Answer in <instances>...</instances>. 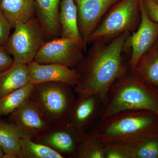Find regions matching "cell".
<instances>
[{"label":"cell","instance_id":"cell-28","mask_svg":"<svg viewBox=\"0 0 158 158\" xmlns=\"http://www.w3.org/2000/svg\"><path fill=\"white\" fill-rule=\"evenodd\" d=\"M4 154H5V153H4L3 150L0 147V158H3Z\"/></svg>","mask_w":158,"mask_h":158},{"label":"cell","instance_id":"cell-7","mask_svg":"<svg viewBox=\"0 0 158 158\" xmlns=\"http://www.w3.org/2000/svg\"><path fill=\"white\" fill-rule=\"evenodd\" d=\"M85 54L82 40L60 37L47 41L38 52L34 62L58 64L75 69Z\"/></svg>","mask_w":158,"mask_h":158},{"label":"cell","instance_id":"cell-11","mask_svg":"<svg viewBox=\"0 0 158 158\" xmlns=\"http://www.w3.org/2000/svg\"><path fill=\"white\" fill-rule=\"evenodd\" d=\"M11 123L19 131L22 138L34 141L51 126L39 108L31 100L9 115Z\"/></svg>","mask_w":158,"mask_h":158},{"label":"cell","instance_id":"cell-14","mask_svg":"<svg viewBox=\"0 0 158 158\" xmlns=\"http://www.w3.org/2000/svg\"><path fill=\"white\" fill-rule=\"evenodd\" d=\"M61 0H35L36 17L39 20L47 41L61 37L59 22Z\"/></svg>","mask_w":158,"mask_h":158},{"label":"cell","instance_id":"cell-5","mask_svg":"<svg viewBox=\"0 0 158 158\" xmlns=\"http://www.w3.org/2000/svg\"><path fill=\"white\" fill-rule=\"evenodd\" d=\"M73 87L62 82L33 84L30 100L43 113L51 124L67 118L75 99Z\"/></svg>","mask_w":158,"mask_h":158},{"label":"cell","instance_id":"cell-26","mask_svg":"<svg viewBox=\"0 0 158 158\" xmlns=\"http://www.w3.org/2000/svg\"><path fill=\"white\" fill-rule=\"evenodd\" d=\"M148 17L158 24V5L153 0H142Z\"/></svg>","mask_w":158,"mask_h":158},{"label":"cell","instance_id":"cell-4","mask_svg":"<svg viewBox=\"0 0 158 158\" xmlns=\"http://www.w3.org/2000/svg\"><path fill=\"white\" fill-rule=\"evenodd\" d=\"M141 0H119L108 10L88 41L109 40L135 31L141 23Z\"/></svg>","mask_w":158,"mask_h":158},{"label":"cell","instance_id":"cell-21","mask_svg":"<svg viewBox=\"0 0 158 158\" xmlns=\"http://www.w3.org/2000/svg\"><path fill=\"white\" fill-rule=\"evenodd\" d=\"M19 158H64L51 148L31 139L22 138Z\"/></svg>","mask_w":158,"mask_h":158},{"label":"cell","instance_id":"cell-20","mask_svg":"<svg viewBox=\"0 0 158 158\" xmlns=\"http://www.w3.org/2000/svg\"><path fill=\"white\" fill-rule=\"evenodd\" d=\"M33 87L30 83L0 98V116L10 115L28 101Z\"/></svg>","mask_w":158,"mask_h":158},{"label":"cell","instance_id":"cell-19","mask_svg":"<svg viewBox=\"0 0 158 158\" xmlns=\"http://www.w3.org/2000/svg\"><path fill=\"white\" fill-rule=\"evenodd\" d=\"M22 137L17 127L11 123L0 120V147L4 154L19 158Z\"/></svg>","mask_w":158,"mask_h":158},{"label":"cell","instance_id":"cell-22","mask_svg":"<svg viewBox=\"0 0 158 158\" xmlns=\"http://www.w3.org/2000/svg\"><path fill=\"white\" fill-rule=\"evenodd\" d=\"M77 158H105V144L95 137L92 129L83 132Z\"/></svg>","mask_w":158,"mask_h":158},{"label":"cell","instance_id":"cell-1","mask_svg":"<svg viewBox=\"0 0 158 158\" xmlns=\"http://www.w3.org/2000/svg\"><path fill=\"white\" fill-rule=\"evenodd\" d=\"M130 34L90 44L75 68L79 75L74 88L76 94H98L105 99L113 83L129 72V55L125 43Z\"/></svg>","mask_w":158,"mask_h":158},{"label":"cell","instance_id":"cell-12","mask_svg":"<svg viewBox=\"0 0 158 158\" xmlns=\"http://www.w3.org/2000/svg\"><path fill=\"white\" fill-rule=\"evenodd\" d=\"M119 0H75L78 10V23L85 53L88 41L108 10Z\"/></svg>","mask_w":158,"mask_h":158},{"label":"cell","instance_id":"cell-18","mask_svg":"<svg viewBox=\"0 0 158 158\" xmlns=\"http://www.w3.org/2000/svg\"><path fill=\"white\" fill-rule=\"evenodd\" d=\"M133 73L143 81L158 87V38L140 59Z\"/></svg>","mask_w":158,"mask_h":158},{"label":"cell","instance_id":"cell-13","mask_svg":"<svg viewBox=\"0 0 158 158\" xmlns=\"http://www.w3.org/2000/svg\"><path fill=\"white\" fill-rule=\"evenodd\" d=\"M29 81L32 84L44 82L65 83L74 88L79 79L76 69L58 64H39L33 61L29 64Z\"/></svg>","mask_w":158,"mask_h":158},{"label":"cell","instance_id":"cell-3","mask_svg":"<svg viewBox=\"0 0 158 158\" xmlns=\"http://www.w3.org/2000/svg\"><path fill=\"white\" fill-rule=\"evenodd\" d=\"M131 110H149L158 114V87L143 81L129 72L109 88L99 121L118 112Z\"/></svg>","mask_w":158,"mask_h":158},{"label":"cell","instance_id":"cell-17","mask_svg":"<svg viewBox=\"0 0 158 158\" xmlns=\"http://www.w3.org/2000/svg\"><path fill=\"white\" fill-rule=\"evenodd\" d=\"M59 19L61 37L82 41L79 31L78 10L75 0H61Z\"/></svg>","mask_w":158,"mask_h":158},{"label":"cell","instance_id":"cell-9","mask_svg":"<svg viewBox=\"0 0 158 158\" xmlns=\"http://www.w3.org/2000/svg\"><path fill=\"white\" fill-rule=\"evenodd\" d=\"M141 19L135 31L128 36L125 48L129 55L130 72L133 73L141 58L146 53L158 38V24L148 15L141 0Z\"/></svg>","mask_w":158,"mask_h":158},{"label":"cell","instance_id":"cell-2","mask_svg":"<svg viewBox=\"0 0 158 158\" xmlns=\"http://www.w3.org/2000/svg\"><path fill=\"white\" fill-rule=\"evenodd\" d=\"M92 131L104 144L135 146L158 137V114L146 110L118 112L99 121Z\"/></svg>","mask_w":158,"mask_h":158},{"label":"cell","instance_id":"cell-23","mask_svg":"<svg viewBox=\"0 0 158 158\" xmlns=\"http://www.w3.org/2000/svg\"><path fill=\"white\" fill-rule=\"evenodd\" d=\"M135 146L122 143L105 144V158H134Z\"/></svg>","mask_w":158,"mask_h":158},{"label":"cell","instance_id":"cell-15","mask_svg":"<svg viewBox=\"0 0 158 158\" xmlns=\"http://www.w3.org/2000/svg\"><path fill=\"white\" fill-rule=\"evenodd\" d=\"M0 9L12 28L36 17L35 0H0Z\"/></svg>","mask_w":158,"mask_h":158},{"label":"cell","instance_id":"cell-10","mask_svg":"<svg viewBox=\"0 0 158 158\" xmlns=\"http://www.w3.org/2000/svg\"><path fill=\"white\" fill-rule=\"evenodd\" d=\"M104 100L98 94H77L67 116L69 123L81 131L93 129L99 121Z\"/></svg>","mask_w":158,"mask_h":158},{"label":"cell","instance_id":"cell-29","mask_svg":"<svg viewBox=\"0 0 158 158\" xmlns=\"http://www.w3.org/2000/svg\"><path fill=\"white\" fill-rule=\"evenodd\" d=\"M153 1L158 5V0H153Z\"/></svg>","mask_w":158,"mask_h":158},{"label":"cell","instance_id":"cell-8","mask_svg":"<svg viewBox=\"0 0 158 158\" xmlns=\"http://www.w3.org/2000/svg\"><path fill=\"white\" fill-rule=\"evenodd\" d=\"M83 132L73 127L66 118L51 124L34 141L51 148L64 158H77Z\"/></svg>","mask_w":158,"mask_h":158},{"label":"cell","instance_id":"cell-6","mask_svg":"<svg viewBox=\"0 0 158 158\" xmlns=\"http://www.w3.org/2000/svg\"><path fill=\"white\" fill-rule=\"evenodd\" d=\"M4 47L14 62L28 65L47 40L39 20L35 17L18 25Z\"/></svg>","mask_w":158,"mask_h":158},{"label":"cell","instance_id":"cell-27","mask_svg":"<svg viewBox=\"0 0 158 158\" xmlns=\"http://www.w3.org/2000/svg\"><path fill=\"white\" fill-rule=\"evenodd\" d=\"M14 62L13 58L5 47H0V73L11 66Z\"/></svg>","mask_w":158,"mask_h":158},{"label":"cell","instance_id":"cell-16","mask_svg":"<svg viewBox=\"0 0 158 158\" xmlns=\"http://www.w3.org/2000/svg\"><path fill=\"white\" fill-rule=\"evenodd\" d=\"M30 83L28 65L14 62L0 73V98Z\"/></svg>","mask_w":158,"mask_h":158},{"label":"cell","instance_id":"cell-25","mask_svg":"<svg viewBox=\"0 0 158 158\" xmlns=\"http://www.w3.org/2000/svg\"><path fill=\"white\" fill-rule=\"evenodd\" d=\"M11 27L9 21L0 9V47H4L10 36Z\"/></svg>","mask_w":158,"mask_h":158},{"label":"cell","instance_id":"cell-24","mask_svg":"<svg viewBox=\"0 0 158 158\" xmlns=\"http://www.w3.org/2000/svg\"><path fill=\"white\" fill-rule=\"evenodd\" d=\"M134 158H158V137L135 145Z\"/></svg>","mask_w":158,"mask_h":158}]
</instances>
